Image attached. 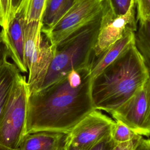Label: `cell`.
<instances>
[{
    "label": "cell",
    "instance_id": "6da1fadb",
    "mask_svg": "<svg viewBox=\"0 0 150 150\" xmlns=\"http://www.w3.org/2000/svg\"><path fill=\"white\" fill-rule=\"evenodd\" d=\"M92 79L89 67L73 70L50 86L30 94L26 134L42 131L68 134L96 110Z\"/></svg>",
    "mask_w": 150,
    "mask_h": 150
},
{
    "label": "cell",
    "instance_id": "7a4b0ae2",
    "mask_svg": "<svg viewBox=\"0 0 150 150\" xmlns=\"http://www.w3.org/2000/svg\"><path fill=\"white\" fill-rule=\"evenodd\" d=\"M150 71L134 42L117 59L93 78L91 97L96 110L109 114L146 84Z\"/></svg>",
    "mask_w": 150,
    "mask_h": 150
},
{
    "label": "cell",
    "instance_id": "3957f363",
    "mask_svg": "<svg viewBox=\"0 0 150 150\" xmlns=\"http://www.w3.org/2000/svg\"><path fill=\"white\" fill-rule=\"evenodd\" d=\"M102 13L54 47L53 57L40 90L63 79L73 70L87 67L90 68L93 49L101 26Z\"/></svg>",
    "mask_w": 150,
    "mask_h": 150
},
{
    "label": "cell",
    "instance_id": "277c9868",
    "mask_svg": "<svg viewBox=\"0 0 150 150\" xmlns=\"http://www.w3.org/2000/svg\"><path fill=\"white\" fill-rule=\"evenodd\" d=\"M29 87L25 76L17 75L0 121V144L19 149L26 135Z\"/></svg>",
    "mask_w": 150,
    "mask_h": 150
},
{
    "label": "cell",
    "instance_id": "5b68a950",
    "mask_svg": "<svg viewBox=\"0 0 150 150\" xmlns=\"http://www.w3.org/2000/svg\"><path fill=\"white\" fill-rule=\"evenodd\" d=\"M42 29V21L25 23V56L30 94L40 90L54 55V47Z\"/></svg>",
    "mask_w": 150,
    "mask_h": 150
},
{
    "label": "cell",
    "instance_id": "8992f818",
    "mask_svg": "<svg viewBox=\"0 0 150 150\" xmlns=\"http://www.w3.org/2000/svg\"><path fill=\"white\" fill-rule=\"evenodd\" d=\"M105 0H74V4L62 19L52 28L42 30L51 45L56 47L103 12Z\"/></svg>",
    "mask_w": 150,
    "mask_h": 150
},
{
    "label": "cell",
    "instance_id": "52a82bcc",
    "mask_svg": "<svg viewBox=\"0 0 150 150\" xmlns=\"http://www.w3.org/2000/svg\"><path fill=\"white\" fill-rule=\"evenodd\" d=\"M137 26L135 2L131 5L126 13L117 16L112 12L107 1L105 0L101 26L94 46L93 57L98 56L128 32L132 30L135 32Z\"/></svg>",
    "mask_w": 150,
    "mask_h": 150
},
{
    "label": "cell",
    "instance_id": "ba28073f",
    "mask_svg": "<svg viewBox=\"0 0 150 150\" xmlns=\"http://www.w3.org/2000/svg\"><path fill=\"white\" fill-rule=\"evenodd\" d=\"M114 122L100 110H94L68 133L66 143L88 149L111 134Z\"/></svg>",
    "mask_w": 150,
    "mask_h": 150
},
{
    "label": "cell",
    "instance_id": "9c48e42d",
    "mask_svg": "<svg viewBox=\"0 0 150 150\" xmlns=\"http://www.w3.org/2000/svg\"><path fill=\"white\" fill-rule=\"evenodd\" d=\"M110 114L115 121L122 122L139 135L149 137L147 127L149 103L146 84L126 103Z\"/></svg>",
    "mask_w": 150,
    "mask_h": 150
},
{
    "label": "cell",
    "instance_id": "30bf717a",
    "mask_svg": "<svg viewBox=\"0 0 150 150\" xmlns=\"http://www.w3.org/2000/svg\"><path fill=\"white\" fill-rule=\"evenodd\" d=\"M25 19L22 12H17L8 28L0 32L10 57L21 73L28 72L25 56Z\"/></svg>",
    "mask_w": 150,
    "mask_h": 150
},
{
    "label": "cell",
    "instance_id": "8fae6325",
    "mask_svg": "<svg viewBox=\"0 0 150 150\" xmlns=\"http://www.w3.org/2000/svg\"><path fill=\"white\" fill-rule=\"evenodd\" d=\"M67 133L47 131L27 134L23 138L19 150H64Z\"/></svg>",
    "mask_w": 150,
    "mask_h": 150
},
{
    "label": "cell",
    "instance_id": "7c38bea8",
    "mask_svg": "<svg viewBox=\"0 0 150 150\" xmlns=\"http://www.w3.org/2000/svg\"><path fill=\"white\" fill-rule=\"evenodd\" d=\"M135 32H128L121 39L108 48L98 56L93 57L90 64L92 79L117 59L134 42Z\"/></svg>",
    "mask_w": 150,
    "mask_h": 150
},
{
    "label": "cell",
    "instance_id": "4fadbf2b",
    "mask_svg": "<svg viewBox=\"0 0 150 150\" xmlns=\"http://www.w3.org/2000/svg\"><path fill=\"white\" fill-rule=\"evenodd\" d=\"M74 0H48L42 19V30L52 28L69 11Z\"/></svg>",
    "mask_w": 150,
    "mask_h": 150
},
{
    "label": "cell",
    "instance_id": "5bb4252c",
    "mask_svg": "<svg viewBox=\"0 0 150 150\" xmlns=\"http://www.w3.org/2000/svg\"><path fill=\"white\" fill-rule=\"evenodd\" d=\"M20 71L14 63L6 62L0 68V121L4 114L15 80Z\"/></svg>",
    "mask_w": 150,
    "mask_h": 150
},
{
    "label": "cell",
    "instance_id": "9a60e30c",
    "mask_svg": "<svg viewBox=\"0 0 150 150\" xmlns=\"http://www.w3.org/2000/svg\"><path fill=\"white\" fill-rule=\"evenodd\" d=\"M135 45L150 71V19L138 22Z\"/></svg>",
    "mask_w": 150,
    "mask_h": 150
},
{
    "label": "cell",
    "instance_id": "2e32d148",
    "mask_svg": "<svg viewBox=\"0 0 150 150\" xmlns=\"http://www.w3.org/2000/svg\"><path fill=\"white\" fill-rule=\"evenodd\" d=\"M48 0H22L18 11L22 12L25 22L42 21Z\"/></svg>",
    "mask_w": 150,
    "mask_h": 150
},
{
    "label": "cell",
    "instance_id": "e0dca14e",
    "mask_svg": "<svg viewBox=\"0 0 150 150\" xmlns=\"http://www.w3.org/2000/svg\"><path fill=\"white\" fill-rule=\"evenodd\" d=\"M111 137L117 144L138 139L142 137L127 125L118 121H115L112 125Z\"/></svg>",
    "mask_w": 150,
    "mask_h": 150
},
{
    "label": "cell",
    "instance_id": "ac0fdd59",
    "mask_svg": "<svg viewBox=\"0 0 150 150\" xmlns=\"http://www.w3.org/2000/svg\"><path fill=\"white\" fill-rule=\"evenodd\" d=\"M117 145L110 134L88 149L80 148L66 143L64 150H112Z\"/></svg>",
    "mask_w": 150,
    "mask_h": 150
},
{
    "label": "cell",
    "instance_id": "d6986e66",
    "mask_svg": "<svg viewBox=\"0 0 150 150\" xmlns=\"http://www.w3.org/2000/svg\"><path fill=\"white\" fill-rule=\"evenodd\" d=\"M138 22L150 19V0H135Z\"/></svg>",
    "mask_w": 150,
    "mask_h": 150
},
{
    "label": "cell",
    "instance_id": "ffe728a7",
    "mask_svg": "<svg viewBox=\"0 0 150 150\" xmlns=\"http://www.w3.org/2000/svg\"><path fill=\"white\" fill-rule=\"evenodd\" d=\"M115 15H122L127 12L135 0H107Z\"/></svg>",
    "mask_w": 150,
    "mask_h": 150
},
{
    "label": "cell",
    "instance_id": "44dd1931",
    "mask_svg": "<svg viewBox=\"0 0 150 150\" xmlns=\"http://www.w3.org/2000/svg\"><path fill=\"white\" fill-rule=\"evenodd\" d=\"M12 0H0L1 9V22L0 26L2 29L6 30L11 19Z\"/></svg>",
    "mask_w": 150,
    "mask_h": 150
},
{
    "label": "cell",
    "instance_id": "7402d4cb",
    "mask_svg": "<svg viewBox=\"0 0 150 150\" xmlns=\"http://www.w3.org/2000/svg\"><path fill=\"white\" fill-rule=\"evenodd\" d=\"M9 57L7 47L0 35V68L8 62L7 58Z\"/></svg>",
    "mask_w": 150,
    "mask_h": 150
},
{
    "label": "cell",
    "instance_id": "603a6c76",
    "mask_svg": "<svg viewBox=\"0 0 150 150\" xmlns=\"http://www.w3.org/2000/svg\"><path fill=\"white\" fill-rule=\"evenodd\" d=\"M139 139H134L125 143L117 144L112 150H133Z\"/></svg>",
    "mask_w": 150,
    "mask_h": 150
},
{
    "label": "cell",
    "instance_id": "cb8c5ba5",
    "mask_svg": "<svg viewBox=\"0 0 150 150\" xmlns=\"http://www.w3.org/2000/svg\"><path fill=\"white\" fill-rule=\"evenodd\" d=\"M133 150H150V138L145 139L142 137L138 141Z\"/></svg>",
    "mask_w": 150,
    "mask_h": 150
},
{
    "label": "cell",
    "instance_id": "d4e9b609",
    "mask_svg": "<svg viewBox=\"0 0 150 150\" xmlns=\"http://www.w3.org/2000/svg\"><path fill=\"white\" fill-rule=\"evenodd\" d=\"M22 0H12L11 1V19L18 11Z\"/></svg>",
    "mask_w": 150,
    "mask_h": 150
},
{
    "label": "cell",
    "instance_id": "484cf974",
    "mask_svg": "<svg viewBox=\"0 0 150 150\" xmlns=\"http://www.w3.org/2000/svg\"><path fill=\"white\" fill-rule=\"evenodd\" d=\"M146 88L148 103H149V116H148V120L147 127H148V129L150 135V77L146 83Z\"/></svg>",
    "mask_w": 150,
    "mask_h": 150
},
{
    "label": "cell",
    "instance_id": "4316f807",
    "mask_svg": "<svg viewBox=\"0 0 150 150\" xmlns=\"http://www.w3.org/2000/svg\"><path fill=\"white\" fill-rule=\"evenodd\" d=\"M0 150H15V149H12L7 148V147L0 144ZM17 150H19V149H17Z\"/></svg>",
    "mask_w": 150,
    "mask_h": 150
},
{
    "label": "cell",
    "instance_id": "83f0119b",
    "mask_svg": "<svg viewBox=\"0 0 150 150\" xmlns=\"http://www.w3.org/2000/svg\"><path fill=\"white\" fill-rule=\"evenodd\" d=\"M1 22V4H0V23Z\"/></svg>",
    "mask_w": 150,
    "mask_h": 150
}]
</instances>
